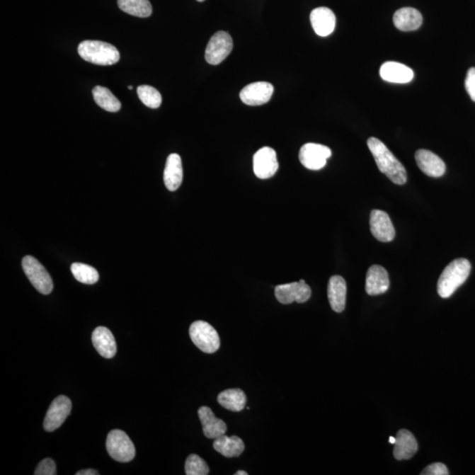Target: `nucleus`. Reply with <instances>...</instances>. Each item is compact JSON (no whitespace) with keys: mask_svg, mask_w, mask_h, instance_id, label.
I'll return each instance as SVG.
<instances>
[{"mask_svg":"<svg viewBox=\"0 0 475 475\" xmlns=\"http://www.w3.org/2000/svg\"><path fill=\"white\" fill-rule=\"evenodd\" d=\"M367 144L380 172L395 184L407 183L408 176L404 166L395 158L385 144L376 137H370Z\"/></svg>","mask_w":475,"mask_h":475,"instance_id":"f257e3e1","label":"nucleus"},{"mask_svg":"<svg viewBox=\"0 0 475 475\" xmlns=\"http://www.w3.org/2000/svg\"><path fill=\"white\" fill-rule=\"evenodd\" d=\"M471 268L472 267L469 260L459 258L452 261L446 266L438 279V294L443 299L451 297L469 278Z\"/></svg>","mask_w":475,"mask_h":475,"instance_id":"f03ea898","label":"nucleus"},{"mask_svg":"<svg viewBox=\"0 0 475 475\" xmlns=\"http://www.w3.org/2000/svg\"><path fill=\"white\" fill-rule=\"evenodd\" d=\"M79 56L86 62L97 65H113L118 63L120 53L115 46L101 41H84L79 45Z\"/></svg>","mask_w":475,"mask_h":475,"instance_id":"7ed1b4c3","label":"nucleus"},{"mask_svg":"<svg viewBox=\"0 0 475 475\" xmlns=\"http://www.w3.org/2000/svg\"><path fill=\"white\" fill-rule=\"evenodd\" d=\"M190 336L192 342L202 353L212 354L219 349V333L208 322L202 321L193 322L190 328Z\"/></svg>","mask_w":475,"mask_h":475,"instance_id":"20e7f679","label":"nucleus"},{"mask_svg":"<svg viewBox=\"0 0 475 475\" xmlns=\"http://www.w3.org/2000/svg\"><path fill=\"white\" fill-rule=\"evenodd\" d=\"M106 447L111 458L118 462L127 463L135 458V446L125 431H110L108 435Z\"/></svg>","mask_w":475,"mask_h":475,"instance_id":"39448f33","label":"nucleus"},{"mask_svg":"<svg viewBox=\"0 0 475 475\" xmlns=\"http://www.w3.org/2000/svg\"><path fill=\"white\" fill-rule=\"evenodd\" d=\"M23 268L31 284L40 293L48 295L52 292L54 285L52 277L35 257L25 256Z\"/></svg>","mask_w":475,"mask_h":475,"instance_id":"423d86ee","label":"nucleus"},{"mask_svg":"<svg viewBox=\"0 0 475 475\" xmlns=\"http://www.w3.org/2000/svg\"><path fill=\"white\" fill-rule=\"evenodd\" d=\"M233 47V39L228 33L217 32L210 38L207 48H206L205 59L210 64H219L230 55Z\"/></svg>","mask_w":475,"mask_h":475,"instance_id":"0eeeda50","label":"nucleus"},{"mask_svg":"<svg viewBox=\"0 0 475 475\" xmlns=\"http://www.w3.org/2000/svg\"><path fill=\"white\" fill-rule=\"evenodd\" d=\"M332 151L324 144L307 143L301 147L299 161L304 168L310 170H320L327 164Z\"/></svg>","mask_w":475,"mask_h":475,"instance_id":"6e6552de","label":"nucleus"},{"mask_svg":"<svg viewBox=\"0 0 475 475\" xmlns=\"http://www.w3.org/2000/svg\"><path fill=\"white\" fill-rule=\"evenodd\" d=\"M275 295L281 304H289L293 302L302 304L310 299L311 291L306 282L300 280L291 284L277 285L275 289Z\"/></svg>","mask_w":475,"mask_h":475,"instance_id":"1a4fd4ad","label":"nucleus"},{"mask_svg":"<svg viewBox=\"0 0 475 475\" xmlns=\"http://www.w3.org/2000/svg\"><path fill=\"white\" fill-rule=\"evenodd\" d=\"M71 411V401L70 399L64 395H60L50 404L47 412L43 427L46 431H52L59 429L64 423Z\"/></svg>","mask_w":475,"mask_h":475,"instance_id":"9d476101","label":"nucleus"},{"mask_svg":"<svg viewBox=\"0 0 475 475\" xmlns=\"http://www.w3.org/2000/svg\"><path fill=\"white\" fill-rule=\"evenodd\" d=\"M253 172L259 179H268L277 172L279 165L274 149L263 147L253 155Z\"/></svg>","mask_w":475,"mask_h":475,"instance_id":"9b49d317","label":"nucleus"},{"mask_svg":"<svg viewBox=\"0 0 475 475\" xmlns=\"http://www.w3.org/2000/svg\"><path fill=\"white\" fill-rule=\"evenodd\" d=\"M274 93V86L268 82H256L245 86L239 93L242 103L248 106H260L268 103Z\"/></svg>","mask_w":475,"mask_h":475,"instance_id":"f8f14e48","label":"nucleus"},{"mask_svg":"<svg viewBox=\"0 0 475 475\" xmlns=\"http://www.w3.org/2000/svg\"><path fill=\"white\" fill-rule=\"evenodd\" d=\"M371 233L378 241L390 242L395 237V229L390 217L383 210H373L370 217Z\"/></svg>","mask_w":475,"mask_h":475,"instance_id":"ddd939ff","label":"nucleus"},{"mask_svg":"<svg viewBox=\"0 0 475 475\" xmlns=\"http://www.w3.org/2000/svg\"><path fill=\"white\" fill-rule=\"evenodd\" d=\"M416 161L419 168L430 177H441L445 175L446 166L443 159L433 151L420 149L416 152Z\"/></svg>","mask_w":475,"mask_h":475,"instance_id":"4468645a","label":"nucleus"},{"mask_svg":"<svg viewBox=\"0 0 475 475\" xmlns=\"http://www.w3.org/2000/svg\"><path fill=\"white\" fill-rule=\"evenodd\" d=\"M389 277L385 268L379 265L370 267L365 282V290L368 295L383 294L389 289Z\"/></svg>","mask_w":475,"mask_h":475,"instance_id":"2eb2a0df","label":"nucleus"},{"mask_svg":"<svg viewBox=\"0 0 475 475\" xmlns=\"http://www.w3.org/2000/svg\"><path fill=\"white\" fill-rule=\"evenodd\" d=\"M310 21L314 32L322 38L331 35L335 30L336 18L333 11L328 7H319L313 10Z\"/></svg>","mask_w":475,"mask_h":475,"instance_id":"dca6fc26","label":"nucleus"},{"mask_svg":"<svg viewBox=\"0 0 475 475\" xmlns=\"http://www.w3.org/2000/svg\"><path fill=\"white\" fill-rule=\"evenodd\" d=\"M380 77L384 81L398 84H406L414 79V71L407 65L397 62H387L379 70Z\"/></svg>","mask_w":475,"mask_h":475,"instance_id":"f3484780","label":"nucleus"},{"mask_svg":"<svg viewBox=\"0 0 475 475\" xmlns=\"http://www.w3.org/2000/svg\"><path fill=\"white\" fill-rule=\"evenodd\" d=\"M198 416L200 418L202 431H204L206 437L210 438V440H216V438L227 433L226 423L217 418L209 407L199 408Z\"/></svg>","mask_w":475,"mask_h":475,"instance_id":"a211bd4d","label":"nucleus"},{"mask_svg":"<svg viewBox=\"0 0 475 475\" xmlns=\"http://www.w3.org/2000/svg\"><path fill=\"white\" fill-rule=\"evenodd\" d=\"M93 347L104 358H112L117 354L118 347L113 333L105 327H98L92 335Z\"/></svg>","mask_w":475,"mask_h":475,"instance_id":"6ab92c4d","label":"nucleus"},{"mask_svg":"<svg viewBox=\"0 0 475 475\" xmlns=\"http://www.w3.org/2000/svg\"><path fill=\"white\" fill-rule=\"evenodd\" d=\"M347 285L340 275H333L329 279L328 297L330 307L336 313H342L346 304Z\"/></svg>","mask_w":475,"mask_h":475,"instance_id":"aec40b11","label":"nucleus"},{"mask_svg":"<svg viewBox=\"0 0 475 475\" xmlns=\"http://www.w3.org/2000/svg\"><path fill=\"white\" fill-rule=\"evenodd\" d=\"M183 169L180 155L172 154L166 159L164 171V183L170 191H176L183 183Z\"/></svg>","mask_w":475,"mask_h":475,"instance_id":"412c9836","label":"nucleus"},{"mask_svg":"<svg viewBox=\"0 0 475 475\" xmlns=\"http://www.w3.org/2000/svg\"><path fill=\"white\" fill-rule=\"evenodd\" d=\"M394 456L397 460L411 459L418 450V444L411 431L401 430L395 437Z\"/></svg>","mask_w":475,"mask_h":475,"instance_id":"4be33fe9","label":"nucleus"},{"mask_svg":"<svg viewBox=\"0 0 475 475\" xmlns=\"http://www.w3.org/2000/svg\"><path fill=\"white\" fill-rule=\"evenodd\" d=\"M395 27L401 31H415L422 26L423 16L418 10L412 7L399 9L394 16Z\"/></svg>","mask_w":475,"mask_h":475,"instance_id":"5701e85b","label":"nucleus"},{"mask_svg":"<svg viewBox=\"0 0 475 475\" xmlns=\"http://www.w3.org/2000/svg\"><path fill=\"white\" fill-rule=\"evenodd\" d=\"M213 447L227 458H233L244 452L245 445L241 438L237 436L227 437L222 435L214 441Z\"/></svg>","mask_w":475,"mask_h":475,"instance_id":"b1692460","label":"nucleus"},{"mask_svg":"<svg viewBox=\"0 0 475 475\" xmlns=\"http://www.w3.org/2000/svg\"><path fill=\"white\" fill-rule=\"evenodd\" d=\"M217 401L223 408L233 412H239L244 409L246 397L241 389H227L217 396Z\"/></svg>","mask_w":475,"mask_h":475,"instance_id":"393cba45","label":"nucleus"},{"mask_svg":"<svg viewBox=\"0 0 475 475\" xmlns=\"http://www.w3.org/2000/svg\"><path fill=\"white\" fill-rule=\"evenodd\" d=\"M93 99L103 110L108 112H118L121 110L122 104L110 89L97 86L93 89Z\"/></svg>","mask_w":475,"mask_h":475,"instance_id":"a878e982","label":"nucleus"},{"mask_svg":"<svg viewBox=\"0 0 475 475\" xmlns=\"http://www.w3.org/2000/svg\"><path fill=\"white\" fill-rule=\"evenodd\" d=\"M118 6L123 12L136 17L147 18L152 13L149 0H118Z\"/></svg>","mask_w":475,"mask_h":475,"instance_id":"bb28decb","label":"nucleus"},{"mask_svg":"<svg viewBox=\"0 0 475 475\" xmlns=\"http://www.w3.org/2000/svg\"><path fill=\"white\" fill-rule=\"evenodd\" d=\"M71 270L79 282L85 285H93L99 280V273L96 268L81 263L71 264Z\"/></svg>","mask_w":475,"mask_h":475,"instance_id":"cd10ccee","label":"nucleus"},{"mask_svg":"<svg viewBox=\"0 0 475 475\" xmlns=\"http://www.w3.org/2000/svg\"><path fill=\"white\" fill-rule=\"evenodd\" d=\"M137 96L147 107L150 108H158L161 107L162 97L157 89L150 86H140L137 90Z\"/></svg>","mask_w":475,"mask_h":475,"instance_id":"c85d7f7f","label":"nucleus"},{"mask_svg":"<svg viewBox=\"0 0 475 475\" xmlns=\"http://www.w3.org/2000/svg\"><path fill=\"white\" fill-rule=\"evenodd\" d=\"M185 472L187 475H207L210 469L204 459L197 454H191L185 463Z\"/></svg>","mask_w":475,"mask_h":475,"instance_id":"c756f323","label":"nucleus"},{"mask_svg":"<svg viewBox=\"0 0 475 475\" xmlns=\"http://www.w3.org/2000/svg\"><path fill=\"white\" fill-rule=\"evenodd\" d=\"M35 475H56L57 467L52 459H45L39 463L34 473Z\"/></svg>","mask_w":475,"mask_h":475,"instance_id":"7c9ffc66","label":"nucleus"},{"mask_svg":"<svg viewBox=\"0 0 475 475\" xmlns=\"http://www.w3.org/2000/svg\"><path fill=\"white\" fill-rule=\"evenodd\" d=\"M422 475H448L449 471L445 464L434 463L428 466L420 473Z\"/></svg>","mask_w":475,"mask_h":475,"instance_id":"2f4dec72","label":"nucleus"},{"mask_svg":"<svg viewBox=\"0 0 475 475\" xmlns=\"http://www.w3.org/2000/svg\"><path fill=\"white\" fill-rule=\"evenodd\" d=\"M465 86L467 92L469 93L471 99L475 103V68H470L467 71Z\"/></svg>","mask_w":475,"mask_h":475,"instance_id":"473e14b6","label":"nucleus"},{"mask_svg":"<svg viewBox=\"0 0 475 475\" xmlns=\"http://www.w3.org/2000/svg\"><path fill=\"white\" fill-rule=\"evenodd\" d=\"M98 474H99V473H98L97 471L94 469L81 470L79 471L78 473H76V475H98Z\"/></svg>","mask_w":475,"mask_h":475,"instance_id":"72a5a7b5","label":"nucleus"},{"mask_svg":"<svg viewBox=\"0 0 475 475\" xmlns=\"http://www.w3.org/2000/svg\"><path fill=\"white\" fill-rule=\"evenodd\" d=\"M395 441H396V438H395V437H389V442H390V444H391V445H394V444H395Z\"/></svg>","mask_w":475,"mask_h":475,"instance_id":"f704fd0d","label":"nucleus"},{"mask_svg":"<svg viewBox=\"0 0 475 475\" xmlns=\"http://www.w3.org/2000/svg\"><path fill=\"white\" fill-rule=\"evenodd\" d=\"M235 475H248V473L245 472V471H238Z\"/></svg>","mask_w":475,"mask_h":475,"instance_id":"c9c22d12","label":"nucleus"},{"mask_svg":"<svg viewBox=\"0 0 475 475\" xmlns=\"http://www.w3.org/2000/svg\"><path fill=\"white\" fill-rule=\"evenodd\" d=\"M128 89H129V90H132V89H133V86H128Z\"/></svg>","mask_w":475,"mask_h":475,"instance_id":"e433bc0d","label":"nucleus"},{"mask_svg":"<svg viewBox=\"0 0 475 475\" xmlns=\"http://www.w3.org/2000/svg\"><path fill=\"white\" fill-rule=\"evenodd\" d=\"M198 2H202L205 1V0H198Z\"/></svg>","mask_w":475,"mask_h":475,"instance_id":"4c0bfd02","label":"nucleus"}]
</instances>
